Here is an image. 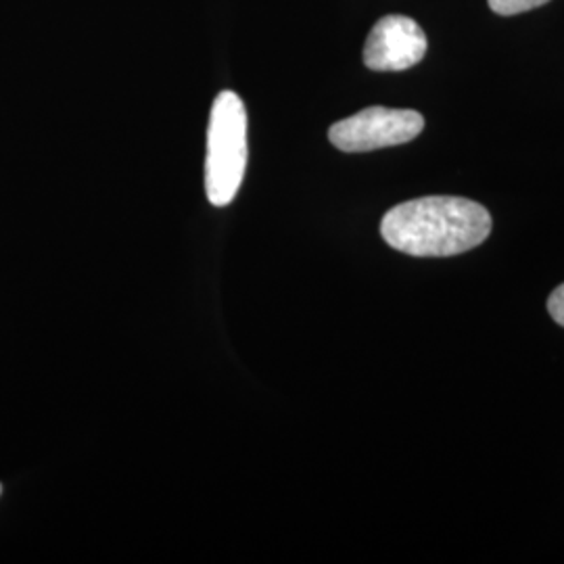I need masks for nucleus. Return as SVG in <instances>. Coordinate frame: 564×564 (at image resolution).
Returning a JSON list of instances; mask_svg holds the SVG:
<instances>
[{"label": "nucleus", "mask_w": 564, "mask_h": 564, "mask_svg": "<svg viewBox=\"0 0 564 564\" xmlns=\"http://www.w3.org/2000/svg\"><path fill=\"white\" fill-rule=\"evenodd\" d=\"M491 232L481 203L463 197H423L400 203L384 214V242L414 258H449L479 247Z\"/></svg>", "instance_id": "obj_1"}, {"label": "nucleus", "mask_w": 564, "mask_h": 564, "mask_svg": "<svg viewBox=\"0 0 564 564\" xmlns=\"http://www.w3.org/2000/svg\"><path fill=\"white\" fill-rule=\"evenodd\" d=\"M491 11L498 13V15H519L524 11H531V9H538L550 0H487Z\"/></svg>", "instance_id": "obj_5"}, {"label": "nucleus", "mask_w": 564, "mask_h": 564, "mask_svg": "<svg viewBox=\"0 0 564 564\" xmlns=\"http://www.w3.org/2000/svg\"><path fill=\"white\" fill-rule=\"evenodd\" d=\"M547 312L556 323L564 326V284L554 289V293L547 300Z\"/></svg>", "instance_id": "obj_6"}, {"label": "nucleus", "mask_w": 564, "mask_h": 564, "mask_svg": "<svg viewBox=\"0 0 564 564\" xmlns=\"http://www.w3.org/2000/svg\"><path fill=\"white\" fill-rule=\"evenodd\" d=\"M247 167V111L241 97L224 90L212 107L207 128L205 193L216 207L237 197Z\"/></svg>", "instance_id": "obj_2"}, {"label": "nucleus", "mask_w": 564, "mask_h": 564, "mask_svg": "<svg viewBox=\"0 0 564 564\" xmlns=\"http://www.w3.org/2000/svg\"><path fill=\"white\" fill-rule=\"evenodd\" d=\"M423 128L424 118L419 111L368 107L330 126L328 139L345 153H366L414 141Z\"/></svg>", "instance_id": "obj_3"}, {"label": "nucleus", "mask_w": 564, "mask_h": 564, "mask_svg": "<svg viewBox=\"0 0 564 564\" xmlns=\"http://www.w3.org/2000/svg\"><path fill=\"white\" fill-rule=\"evenodd\" d=\"M429 42L423 28L405 15H384L364 44V65L372 72H403L419 65Z\"/></svg>", "instance_id": "obj_4"}, {"label": "nucleus", "mask_w": 564, "mask_h": 564, "mask_svg": "<svg viewBox=\"0 0 564 564\" xmlns=\"http://www.w3.org/2000/svg\"><path fill=\"white\" fill-rule=\"evenodd\" d=\"M0 491H2V487H0Z\"/></svg>", "instance_id": "obj_7"}]
</instances>
